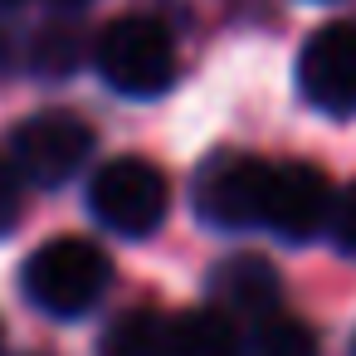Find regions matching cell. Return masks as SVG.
Returning a JSON list of instances; mask_svg holds the SVG:
<instances>
[{"mask_svg":"<svg viewBox=\"0 0 356 356\" xmlns=\"http://www.w3.org/2000/svg\"><path fill=\"white\" fill-rule=\"evenodd\" d=\"M113 283V264L93 239L64 234L40 244L25 259V298L49 317H83L103 302Z\"/></svg>","mask_w":356,"mask_h":356,"instance_id":"cell-1","label":"cell"},{"mask_svg":"<svg viewBox=\"0 0 356 356\" xmlns=\"http://www.w3.org/2000/svg\"><path fill=\"white\" fill-rule=\"evenodd\" d=\"M98 74L122 98H161L176 83V40L152 15H122L98 35Z\"/></svg>","mask_w":356,"mask_h":356,"instance_id":"cell-2","label":"cell"},{"mask_svg":"<svg viewBox=\"0 0 356 356\" xmlns=\"http://www.w3.org/2000/svg\"><path fill=\"white\" fill-rule=\"evenodd\" d=\"M88 210L103 229L122 239H147L171 210V186L147 156H113L88 181Z\"/></svg>","mask_w":356,"mask_h":356,"instance_id":"cell-3","label":"cell"},{"mask_svg":"<svg viewBox=\"0 0 356 356\" xmlns=\"http://www.w3.org/2000/svg\"><path fill=\"white\" fill-rule=\"evenodd\" d=\"M264 186H268V161L249 152H215L200 161L191 200L195 215L215 229H259L264 220Z\"/></svg>","mask_w":356,"mask_h":356,"instance_id":"cell-4","label":"cell"},{"mask_svg":"<svg viewBox=\"0 0 356 356\" xmlns=\"http://www.w3.org/2000/svg\"><path fill=\"white\" fill-rule=\"evenodd\" d=\"M88 156H93V127L74 113H35L10 137V166L20 171V181L44 191L74 181Z\"/></svg>","mask_w":356,"mask_h":356,"instance_id":"cell-5","label":"cell"},{"mask_svg":"<svg viewBox=\"0 0 356 356\" xmlns=\"http://www.w3.org/2000/svg\"><path fill=\"white\" fill-rule=\"evenodd\" d=\"M332 181L312 161H268V186H264V220L259 229L278 234L283 244H312L327 234L332 220Z\"/></svg>","mask_w":356,"mask_h":356,"instance_id":"cell-6","label":"cell"},{"mask_svg":"<svg viewBox=\"0 0 356 356\" xmlns=\"http://www.w3.org/2000/svg\"><path fill=\"white\" fill-rule=\"evenodd\" d=\"M298 88L327 118L356 113V20H327L298 54Z\"/></svg>","mask_w":356,"mask_h":356,"instance_id":"cell-7","label":"cell"},{"mask_svg":"<svg viewBox=\"0 0 356 356\" xmlns=\"http://www.w3.org/2000/svg\"><path fill=\"white\" fill-rule=\"evenodd\" d=\"M210 302L220 312H229L239 327L244 322H268L283 302V283H278V268L264 259V254H229L210 268Z\"/></svg>","mask_w":356,"mask_h":356,"instance_id":"cell-8","label":"cell"},{"mask_svg":"<svg viewBox=\"0 0 356 356\" xmlns=\"http://www.w3.org/2000/svg\"><path fill=\"white\" fill-rule=\"evenodd\" d=\"M171 356H249L244 327L215 302L171 317Z\"/></svg>","mask_w":356,"mask_h":356,"instance_id":"cell-9","label":"cell"},{"mask_svg":"<svg viewBox=\"0 0 356 356\" xmlns=\"http://www.w3.org/2000/svg\"><path fill=\"white\" fill-rule=\"evenodd\" d=\"M98 356H171V317L156 307L118 312L98 337Z\"/></svg>","mask_w":356,"mask_h":356,"instance_id":"cell-10","label":"cell"},{"mask_svg":"<svg viewBox=\"0 0 356 356\" xmlns=\"http://www.w3.org/2000/svg\"><path fill=\"white\" fill-rule=\"evenodd\" d=\"M249 356H317V337H312L307 322L273 312L268 322L254 327V337H249Z\"/></svg>","mask_w":356,"mask_h":356,"instance_id":"cell-11","label":"cell"},{"mask_svg":"<svg viewBox=\"0 0 356 356\" xmlns=\"http://www.w3.org/2000/svg\"><path fill=\"white\" fill-rule=\"evenodd\" d=\"M83 59V35L74 25H44L40 40H35V69L49 74V79H64L74 74Z\"/></svg>","mask_w":356,"mask_h":356,"instance_id":"cell-12","label":"cell"},{"mask_svg":"<svg viewBox=\"0 0 356 356\" xmlns=\"http://www.w3.org/2000/svg\"><path fill=\"white\" fill-rule=\"evenodd\" d=\"M327 234H332V244H337L346 259H356V181L337 191V200H332V220H327Z\"/></svg>","mask_w":356,"mask_h":356,"instance_id":"cell-13","label":"cell"},{"mask_svg":"<svg viewBox=\"0 0 356 356\" xmlns=\"http://www.w3.org/2000/svg\"><path fill=\"white\" fill-rule=\"evenodd\" d=\"M20 171L10 161H0V234H10L15 220H20Z\"/></svg>","mask_w":356,"mask_h":356,"instance_id":"cell-14","label":"cell"},{"mask_svg":"<svg viewBox=\"0 0 356 356\" xmlns=\"http://www.w3.org/2000/svg\"><path fill=\"white\" fill-rule=\"evenodd\" d=\"M6 59H10V44H6V30H0V69H6Z\"/></svg>","mask_w":356,"mask_h":356,"instance_id":"cell-15","label":"cell"},{"mask_svg":"<svg viewBox=\"0 0 356 356\" xmlns=\"http://www.w3.org/2000/svg\"><path fill=\"white\" fill-rule=\"evenodd\" d=\"M59 6H88V0H59Z\"/></svg>","mask_w":356,"mask_h":356,"instance_id":"cell-16","label":"cell"},{"mask_svg":"<svg viewBox=\"0 0 356 356\" xmlns=\"http://www.w3.org/2000/svg\"><path fill=\"white\" fill-rule=\"evenodd\" d=\"M0 341H6V337H0Z\"/></svg>","mask_w":356,"mask_h":356,"instance_id":"cell-17","label":"cell"},{"mask_svg":"<svg viewBox=\"0 0 356 356\" xmlns=\"http://www.w3.org/2000/svg\"><path fill=\"white\" fill-rule=\"evenodd\" d=\"M10 6H15V0H10Z\"/></svg>","mask_w":356,"mask_h":356,"instance_id":"cell-18","label":"cell"}]
</instances>
